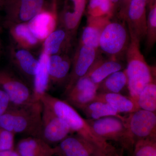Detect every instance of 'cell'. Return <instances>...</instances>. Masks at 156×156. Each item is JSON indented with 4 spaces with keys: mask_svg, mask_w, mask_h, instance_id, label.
I'll return each mask as SVG.
<instances>
[{
    "mask_svg": "<svg viewBox=\"0 0 156 156\" xmlns=\"http://www.w3.org/2000/svg\"><path fill=\"white\" fill-rule=\"evenodd\" d=\"M133 156H156V139H145L134 144Z\"/></svg>",
    "mask_w": 156,
    "mask_h": 156,
    "instance_id": "cell-30",
    "label": "cell"
},
{
    "mask_svg": "<svg viewBox=\"0 0 156 156\" xmlns=\"http://www.w3.org/2000/svg\"><path fill=\"white\" fill-rule=\"evenodd\" d=\"M53 147L56 156H111L76 134H70Z\"/></svg>",
    "mask_w": 156,
    "mask_h": 156,
    "instance_id": "cell-10",
    "label": "cell"
},
{
    "mask_svg": "<svg viewBox=\"0 0 156 156\" xmlns=\"http://www.w3.org/2000/svg\"><path fill=\"white\" fill-rule=\"evenodd\" d=\"M130 41L129 31L125 23L109 20L101 35L99 48L111 58L117 60L126 53Z\"/></svg>",
    "mask_w": 156,
    "mask_h": 156,
    "instance_id": "cell-4",
    "label": "cell"
},
{
    "mask_svg": "<svg viewBox=\"0 0 156 156\" xmlns=\"http://www.w3.org/2000/svg\"><path fill=\"white\" fill-rule=\"evenodd\" d=\"M112 155H111V156H112Z\"/></svg>",
    "mask_w": 156,
    "mask_h": 156,
    "instance_id": "cell-41",
    "label": "cell"
},
{
    "mask_svg": "<svg viewBox=\"0 0 156 156\" xmlns=\"http://www.w3.org/2000/svg\"><path fill=\"white\" fill-rule=\"evenodd\" d=\"M86 116L90 119H98L103 117L115 116L125 121L126 117L122 116L108 104L98 101H93L82 109Z\"/></svg>",
    "mask_w": 156,
    "mask_h": 156,
    "instance_id": "cell-26",
    "label": "cell"
},
{
    "mask_svg": "<svg viewBox=\"0 0 156 156\" xmlns=\"http://www.w3.org/2000/svg\"><path fill=\"white\" fill-rule=\"evenodd\" d=\"M114 5H116L117 3H119V2L120 0H109Z\"/></svg>",
    "mask_w": 156,
    "mask_h": 156,
    "instance_id": "cell-35",
    "label": "cell"
},
{
    "mask_svg": "<svg viewBox=\"0 0 156 156\" xmlns=\"http://www.w3.org/2000/svg\"><path fill=\"white\" fill-rule=\"evenodd\" d=\"M125 122L133 145L140 140L156 139V113L139 109L129 114Z\"/></svg>",
    "mask_w": 156,
    "mask_h": 156,
    "instance_id": "cell-8",
    "label": "cell"
},
{
    "mask_svg": "<svg viewBox=\"0 0 156 156\" xmlns=\"http://www.w3.org/2000/svg\"><path fill=\"white\" fill-rule=\"evenodd\" d=\"M2 28H1V27H0V47L2 48V40H1V34H2Z\"/></svg>",
    "mask_w": 156,
    "mask_h": 156,
    "instance_id": "cell-36",
    "label": "cell"
},
{
    "mask_svg": "<svg viewBox=\"0 0 156 156\" xmlns=\"http://www.w3.org/2000/svg\"><path fill=\"white\" fill-rule=\"evenodd\" d=\"M73 3L71 11L66 9L61 14L62 27L73 37L75 34L80 23L86 8V0H69Z\"/></svg>",
    "mask_w": 156,
    "mask_h": 156,
    "instance_id": "cell-21",
    "label": "cell"
},
{
    "mask_svg": "<svg viewBox=\"0 0 156 156\" xmlns=\"http://www.w3.org/2000/svg\"><path fill=\"white\" fill-rule=\"evenodd\" d=\"M98 85L85 75L79 79L71 89L65 94L66 101L73 107L82 110L87 104L95 100Z\"/></svg>",
    "mask_w": 156,
    "mask_h": 156,
    "instance_id": "cell-14",
    "label": "cell"
},
{
    "mask_svg": "<svg viewBox=\"0 0 156 156\" xmlns=\"http://www.w3.org/2000/svg\"><path fill=\"white\" fill-rule=\"evenodd\" d=\"M130 34V41L126 51L129 97L137 105L138 96L149 84L156 81V69L150 66L140 50V41Z\"/></svg>",
    "mask_w": 156,
    "mask_h": 156,
    "instance_id": "cell-2",
    "label": "cell"
},
{
    "mask_svg": "<svg viewBox=\"0 0 156 156\" xmlns=\"http://www.w3.org/2000/svg\"><path fill=\"white\" fill-rule=\"evenodd\" d=\"M128 82L125 70L116 72L109 76L98 85V92L120 93L128 86Z\"/></svg>",
    "mask_w": 156,
    "mask_h": 156,
    "instance_id": "cell-25",
    "label": "cell"
},
{
    "mask_svg": "<svg viewBox=\"0 0 156 156\" xmlns=\"http://www.w3.org/2000/svg\"><path fill=\"white\" fill-rule=\"evenodd\" d=\"M42 104L41 132L40 138L53 147L74 133L65 121L49 107Z\"/></svg>",
    "mask_w": 156,
    "mask_h": 156,
    "instance_id": "cell-9",
    "label": "cell"
},
{
    "mask_svg": "<svg viewBox=\"0 0 156 156\" xmlns=\"http://www.w3.org/2000/svg\"><path fill=\"white\" fill-rule=\"evenodd\" d=\"M43 105L41 101L22 106L11 105L0 117V128L13 134L40 137Z\"/></svg>",
    "mask_w": 156,
    "mask_h": 156,
    "instance_id": "cell-3",
    "label": "cell"
},
{
    "mask_svg": "<svg viewBox=\"0 0 156 156\" xmlns=\"http://www.w3.org/2000/svg\"><path fill=\"white\" fill-rule=\"evenodd\" d=\"M15 149L20 156H54V147L40 137L27 136L20 140Z\"/></svg>",
    "mask_w": 156,
    "mask_h": 156,
    "instance_id": "cell-17",
    "label": "cell"
},
{
    "mask_svg": "<svg viewBox=\"0 0 156 156\" xmlns=\"http://www.w3.org/2000/svg\"><path fill=\"white\" fill-rule=\"evenodd\" d=\"M114 7L113 4L109 0H90L88 7L89 16L111 17Z\"/></svg>",
    "mask_w": 156,
    "mask_h": 156,
    "instance_id": "cell-28",
    "label": "cell"
},
{
    "mask_svg": "<svg viewBox=\"0 0 156 156\" xmlns=\"http://www.w3.org/2000/svg\"><path fill=\"white\" fill-rule=\"evenodd\" d=\"M123 66L116 59H97L87 74L91 81L98 85L113 73L122 70Z\"/></svg>",
    "mask_w": 156,
    "mask_h": 156,
    "instance_id": "cell-22",
    "label": "cell"
},
{
    "mask_svg": "<svg viewBox=\"0 0 156 156\" xmlns=\"http://www.w3.org/2000/svg\"><path fill=\"white\" fill-rule=\"evenodd\" d=\"M12 41L16 47L31 51L41 42L31 32L27 23L6 26Z\"/></svg>",
    "mask_w": 156,
    "mask_h": 156,
    "instance_id": "cell-20",
    "label": "cell"
},
{
    "mask_svg": "<svg viewBox=\"0 0 156 156\" xmlns=\"http://www.w3.org/2000/svg\"><path fill=\"white\" fill-rule=\"evenodd\" d=\"M110 16L88 17L87 25L81 35V44L89 46L98 50L99 40L104 27L110 20Z\"/></svg>",
    "mask_w": 156,
    "mask_h": 156,
    "instance_id": "cell-19",
    "label": "cell"
},
{
    "mask_svg": "<svg viewBox=\"0 0 156 156\" xmlns=\"http://www.w3.org/2000/svg\"><path fill=\"white\" fill-rule=\"evenodd\" d=\"M49 56L42 52L39 57V66L34 77L32 90L34 96L37 101L41 98L50 87V80L48 72V61Z\"/></svg>",
    "mask_w": 156,
    "mask_h": 156,
    "instance_id": "cell-24",
    "label": "cell"
},
{
    "mask_svg": "<svg viewBox=\"0 0 156 156\" xmlns=\"http://www.w3.org/2000/svg\"><path fill=\"white\" fill-rule=\"evenodd\" d=\"M12 105L9 96L0 87V117L2 116Z\"/></svg>",
    "mask_w": 156,
    "mask_h": 156,
    "instance_id": "cell-32",
    "label": "cell"
},
{
    "mask_svg": "<svg viewBox=\"0 0 156 156\" xmlns=\"http://www.w3.org/2000/svg\"><path fill=\"white\" fill-rule=\"evenodd\" d=\"M131 1V0H120L119 2H121V9L120 10V17L122 19Z\"/></svg>",
    "mask_w": 156,
    "mask_h": 156,
    "instance_id": "cell-33",
    "label": "cell"
},
{
    "mask_svg": "<svg viewBox=\"0 0 156 156\" xmlns=\"http://www.w3.org/2000/svg\"><path fill=\"white\" fill-rule=\"evenodd\" d=\"M92 130L98 136L108 141L119 143L124 148L133 151L131 142L125 121L115 116L103 117L98 119H87Z\"/></svg>",
    "mask_w": 156,
    "mask_h": 156,
    "instance_id": "cell-5",
    "label": "cell"
},
{
    "mask_svg": "<svg viewBox=\"0 0 156 156\" xmlns=\"http://www.w3.org/2000/svg\"><path fill=\"white\" fill-rule=\"evenodd\" d=\"M72 60L66 53L51 55L48 58L50 85L66 84L71 69Z\"/></svg>",
    "mask_w": 156,
    "mask_h": 156,
    "instance_id": "cell-15",
    "label": "cell"
},
{
    "mask_svg": "<svg viewBox=\"0 0 156 156\" xmlns=\"http://www.w3.org/2000/svg\"><path fill=\"white\" fill-rule=\"evenodd\" d=\"M72 38L64 28L56 29L43 41L42 52L48 56L65 53Z\"/></svg>",
    "mask_w": 156,
    "mask_h": 156,
    "instance_id": "cell-18",
    "label": "cell"
},
{
    "mask_svg": "<svg viewBox=\"0 0 156 156\" xmlns=\"http://www.w3.org/2000/svg\"><path fill=\"white\" fill-rule=\"evenodd\" d=\"M147 22V48L151 49L156 42V4L149 6Z\"/></svg>",
    "mask_w": 156,
    "mask_h": 156,
    "instance_id": "cell-29",
    "label": "cell"
},
{
    "mask_svg": "<svg viewBox=\"0 0 156 156\" xmlns=\"http://www.w3.org/2000/svg\"><path fill=\"white\" fill-rule=\"evenodd\" d=\"M15 135L12 132L0 128V151L15 148Z\"/></svg>",
    "mask_w": 156,
    "mask_h": 156,
    "instance_id": "cell-31",
    "label": "cell"
},
{
    "mask_svg": "<svg viewBox=\"0 0 156 156\" xmlns=\"http://www.w3.org/2000/svg\"><path fill=\"white\" fill-rule=\"evenodd\" d=\"M0 87L9 96L13 106H22L37 101L31 88L11 70L0 69Z\"/></svg>",
    "mask_w": 156,
    "mask_h": 156,
    "instance_id": "cell-6",
    "label": "cell"
},
{
    "mask_svg": "<svg viewBox=\"0 0 156 156\" xmlns=\"http://www.w3.org/2000/svg\"><path fill=\"white\" fill-rule=\"evenodd\" d=\"M31 32L41 42L56 29V17L53 11L45 10L27 23Z\"/></svg>",
    "mask_w": 156,
    "mask_h": 156,
    "instance_id": "cell-16",
    "label": "cell"
},
{
    "mask_svg": "<svg viewBox=\"0 0 156 156\" xmlns=\"http://www.w3.org/2000/svg\"><path fill=\"white\" fill-rule=\"evenodd\" d=\"M2 48H1V47H0V55H1V52H2Z\"/></svg>",
    "mask_w": 156,
    "mask_h": 156,
    "instance_id": "cell-40",
    "label": "cell"
},
{
    "mask_svg": "<svg viewBox=\"0 0 156 156\" xmlns=\"http://www.w3.org/2000/svg\"><path fill=\"white\" fill-rule=\"evenodd\" d=\"M94 101L108 104L121 113H131L140 109L136 104L129 97L120 93H98Z\"/></svg>",
    "mask_w": 156,
    "mask_h": 156,
    "instance_id": "cell-23",
    "label": "cell"
},
{
    "mask_svg": "<svg viewBox=\"0 0 156 156\" xmlns=\"http://www.w3.org/2000/svg\"><path fill=\"white\" fill-rule=\"evenodd\" d=\"M0 156H20L19 153L16 149L1 151H0Z\"/></svg>",
    "mask_w": 156,
    "mask_h": 156,
    "instance_id": "cell-34",
    "label": "cell"
},
{
    "mask_svg": "<svg viewBox=\"0 0 156 156\" xmlns=\"http://www.w3.org/2000/svg\"><path fill=\"white\" fill-rule=\"evenodd\" d=\"M46 0H3L5 25L28 22L40 12L47 10Z\"/></svg>",
    "mask_w": 156,
    "mask_h": 156,
    "instance_id": "cell-7",
    "label": "cell"
},
{
    "mask_svg": "<svg viewBox=\"0 0 156 156\" xmlns=\"http://www.w3.org/2000/svg\"><path fill=\"white\" fill-rule=\"evenodd\" d=\"M146 6L145 0H131L122 19L127 22L129 34L140 41L146 36Z\"/></svg>",
    "mask_w": 156,
    "mask_h": 156,
    "instance_id": "cell-12",
    "label": "cell"
},
{
    "mask_svg": "<svg viewBox=\"0 0 156 156\" xmlns=\"http://www.w3.org/2000/svg\"><path fill=\"white\" fill-rule=\"evenodd\" d=\"M97 49L80 44L72 60L71 69L65 85V94L77 81L86 75L97 60Z\"/></svg>",
    "mask_w": 156,
    "mask_h": 156,
    "instance_id": "cell-11",
    "label": "cell"
},
{
    "mask_svg": "<svg viewBox=\"0 0 156 156\" xmlns=\"http://www.w3.org/2000/svg\"><path fill=\"white\" fill-rule=\"evenodd\" d=\"M3 0H0V10L2 9Z\"/></svg>",
    "mask_w": 156,
    "mask_h": 156,
    "instance_id": "cell-37",
    "label": "cell"
},
{
    "mask_svg": "<svg viewBox=\"0 0 156 156\" xmlns=\"http://www.w3.org/2000/svg\"><path fill=\"white\" fill-rule=\"evenodd\" d=\"M11 63L23 78L33 87L35 75L39 66V60L29 50L16 47L12 44L9 48Z\"/></svg>",
    "mask_w": 156,
    "mask_h": 156,
    "instance_id": "cell-13",
    "label": "cell"
},
{
    "mask_svg": "<svg viewBox=\"0 0 156 156\" xmlns=\"http://www.w3.org/2000/svg\"><path fill=\"white\" fill-rule=\"evenodd\" d=\"M146 2L147 5H149V6L150 5L151 3V0H145Z\"/></svg>",
    "mask_w": 156,
    "mask_h": 156,
    "instance_id": "cell-38",
    "label": "cell"
},
{
    "mask_svg": "<svg viewBox=\"0 0 156 156\" xmlns=\"http://www.w3.org/2000/svg\"><path fill=\"white\" fill-rule=\"evenodd\" d=\"M112 156H120L118 154H117L116 153L115 154H114L113 155H112Z\"/></svg>",
    "mask_w": 156,
    "mask_h": 156,
    "instance_id": "cell-39",
    "label": "cell"
},
{
    "mask_svg": "<svg viewBox=\"0 0 156 156\" xmlns=\"http://www.w3.org/2000/svg\"><path fill=\"white\" fill-rule=\"evenodd\" d=\"M40 101L65 121L73 133L95 144L109 155L116 153L115 148L108 141L98 136L87 119L81 116L74 108L66 101L54 97L48 92L42 95Z\"/></svg>",
    "mask_w": 156,
    "mask_h": 156,
    "instance_id": "cell-1",
    "label": "cell"
},
{
    "mask_svg": "<svg viewBox=\"0 0 156 156\" xmlns=\"http://www.w3.org/2000/svg\"><path fill=\"white\" fill-rule=\"evenodd\" d=\"M136 103L140 109L156 113V81L149 84L143 89L138 96Z\"/></svg>",
    "mask_w": 156,
    "mask_h": 156,
    "instance_id": "cell-27",
    "label": "cell"
}]
</instances>
